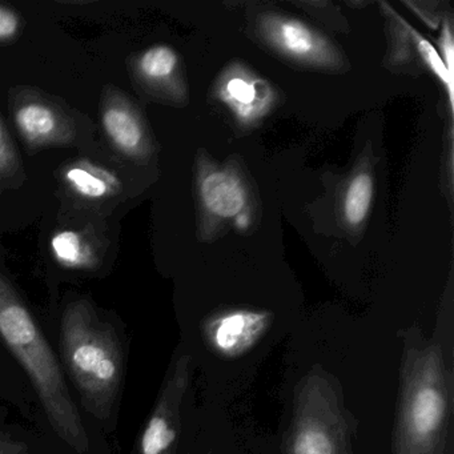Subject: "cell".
Masks as SVG:
<instances>
[{"label":"cell","mask_w":454,"mask_h":454,"mask_svg":"<svg viewBox=\"0 0 454 454\" xmlns=\"http://www.w3.org/2000/svg\"><path fill=\"white\" fill-rule=\"evenodd\" d=\"M0 454H28L25 446L20 445L15 441L0 437Z\"/></svg>","instance_id":"cell-20"},{"label":"cell","mask_w":454,"mask_h":454,"mask_svg":"<svg viewBox=\"0 0 454 454\" xmlns=\"http://www.w3.org/2000/svg\"><path fill=\"white\" fill-rule=\"evenodd\" d=\"M373 198V179L363 172L356 175L344 196V216L348 224L358 227L365 222Z\"/></svg>","instance_id":"cell-15"},{"label":"cell","mask_w":454,"mask_h":454,"mask_svg":"<svg viewBox=\"0 0 454 454\" xmlns=\"http://www.w3.org/2000/svg\"><path fill=\"white\" fill-rule=\"evenodd\" d=\"M382 6L395 18L408 31L409 35L413 38L414 43H416L417 51H419V57L424 60L425 65L429 67V70L437 76L438 81L445 86L446 91H448L449 105H450L451 114L454 113V78L449 75L448 70H446L445 65H443L442 59H441L440 54L437 50L433 47V44L429 41L424 38L419 31L414 30L411 26H409L403 18L398 17L387 4H382Z\"/></svg>","instance_id":"cell-16"},{"label":"cell","mask_w":454,"mask_h":454,"mask_svg":"<svg viewBox=\"0 0 454 454\" xmlns=\"http://www.w3.org/2000/svg\"><path fill=\"white\" fill-rule=\"evenodd\" d=\"M66 371L84 408L106 421L123 380V349L115 331L100 320L91 302L78 300L66 308L60 326Z\"/></svg>","instance_id":"cell-3"},{"label":"cell","mask_w":454,"mask_h":454,"mask_svg":"<svg viewBox=\"0 0 454 454\" xmlns=\"http://www.w3.org/2000/svg\"><path fill=\"white\" fill-rule=\"evenodd\" d=\"M192 372L191 356H180L164 380L140 441V454H176L182 405Z\"/></svg>","instance_id":"cell-5"},{"label":"cell","mask_w":454,"mask_h":454,"mask_svg":"<svg viewBox=\"0 0 454 454\" xmlns=\"http://www.w3.org/2000/svg\"><path fill=\"white\" fill-rule=\"evenodd\" d=\"M199 196L207 212L220 219H236L239 227L248 225L246 209L248 204L244 183L227 169H209L199 180Z\"/></svg>","instance_id":"cell-11"},{"label":"cell","mask_w":454,"mask_h":454,"mask_svg":"<svg viewBox=\"0 0 454 454\" xmlns=\"http://www.w3.org/2000/svg\"><path fill=\"white\" fill-rule=\"evenodd\" d=\"M267 310L228 309L212 315L203 324L207 344L223 357L235 358L248 352L272 323Z\"/></svg>","instance_id":"cell-7"},{"label":"cell","mask_w":454,"mask_h":454,"mask_svg":"<svg viewBox=\"0 0 454 454\" xmlns=\"http://www.w3.org/2000/svg\"><path fill=\"white\" fill-rule=\"evenodd\" d=\"M14 121L20 137L34 150L73 140L70 121L54 105L39 97L20 99L14 107Z\"/></svg>","instance_id":"cell-9"},{"label":"cell","mask_w":454,"mask_h":454,"mask_svg":"<svg viewBox=\"0 0 454 454\" xmlns=\"http://www.w3.org/2000/svg\"><path fill=\"white\" fill-rule=\"evenodd\" d=\"M63 175L70 190L89 200L110 199L121 191V179L113 171L89 160L70 164Z\"/></svg>","instance_id":"cell-12"},{"label":"cell","mask_w":454,"mask_h":454,"mask_svg":"<svg viewBox=\"0 0 454 454\" xmlns=\"http://www.w3.org/2000/svg\"><path fill=\"white\" fill-rule=\"evenodd\" d=\"M451 377L442 347L409 345L403 355L395 454H443L451 413Z\"/></svg>","instance_id":"cell-2"},{"label":"cell","mask_w":454,"mask_h":454,"mask_svg":"<svg viewBox=\"0 0 454 454\" xmlns=\"http://www.w3.org/2000/svg\"><path fill=\"white\" fill-rule=\"evenodd\" d=\"M440 50L441 55H442L441 59H442L449 75L454 78V42L449 20L443 22L442 33H441L440 38Z\"/></svg>","instance_id":"cell-19"},{"label":"cell","mask_w":454,"mask_h":454,"mask_svg":"<svg viewBox=\"0 0 454 454\" xmlns=\"http://www.w3.org/2000/svg\"><path fill=\"white\" fill-rule=\"evenodd\" d=\"M20 171L17 148L0 119V188Z\"/></svg>","instance_id":"cell-17"},{"label":"cell","mask_w":454,"mask_h":454,"mask_svg":"<svg viewBox=\"0 0 454 454\" xmlns=\"http://www.w3.org/2000/svg\"><path fill=\"white\" fill-rule=\"evenodd\" d=\"M0 337L30 377L52 429L71 449L86 453L89 437L62 366L22 297L2 273Z\"/></svg>","instance_id":"cell-1"},{"label":"cell","mask_w":454,"mask_h":454,"mask_svg":"<svg viewBox=\"0 0 454 454\" xmlns=\"http://www.w3.org/2000/svg\"><path fill=\"white\" fill-rule=\"evenodd\" d=\"M179 70V55L172 47L158 44L145 50L137 62V73L143 83L153 87H172Z\"/></svg>","instance_id":"cell-13"},{"label":"cell","mask_w":454,"mask_h":454,"mask_svg":"<svg viewBox=\"0 0 454 454\" xmlns=\"http://www.w3.org/2000/svg\"><path fill=\"white\" fill-rule=\"evenodd\" d=\"M20 30V15L9 7L0 6V42L12 41Z\"/></svg>","instance_id":"cell-18"},{"label":"cell","mask_w":454,"mask_h":454,"mask_svg":"<svg viewBox=\"0 0 454 454\" xmlns=\"http://www.w3.org/2000/svg\"><path fill=\"white\" fill-rule=\"evenodd\" d=\"M348 442V424L336 390L313 372L297 393L286 454H349Z\"/></svg>","instance_id":"cell-4"},{"label":"cell","mask_w":454,"mask_h":454,"mask_svg":"<svg viewBox=\"0 0 454 454\" xmlns=\"http://www.w3.org/2000/svg\"><path fill=\"white\" fill-rule=\"evenodd\" d=\"M55 260L68 270H91L97 267L98 257L86 236L76 231L65 230L51 239Z\"/></svg>","instance_id":"cell-14"},{"label":"cell","mask_w":454,"mask_h":454,"mask_svg":"<svg viewBox=\"0 0 454 454\" xmlns=\"http://www.w3.org/2000/svg\"><path fill=\"white\" fill-rule=\"evenodd\" d=\"M262 38L276 51L305 65L337 67L340 55L317 31L294 18L265 15L260 22Z\"/></svg>","instance_id":"cell-6"},{"label":"cell","mask_w":454,"mask_h":454,"mask_svg":"<svg viewBox=\"0 0 454 454\" xmlns=\"http://www.w3.org/2000/svg\"><path fill=\"white\" fill-rule=\"evenodd\" d=\"M102 126L111 145L127 158L150 153V139L137 108L121 92H110L102 103Z\"/></svg>","instance_id":"cell-10"},{"label":"cell","mask_w":454,"mask_h":454,"mask_svg":"<svg viewBox=\"0 0 454 454\" xmlns=\"http://www.w3.org/2000/svg\"><path fill=\"white\" fill-rule=\"evenodd\" d=\"M215 95L243 126H251L264 118L275 102L270 84L243 66H231L220 75Z\"/></svg>","instance_id":"cell-8"}]
</instances>
